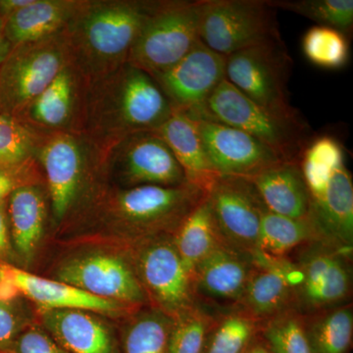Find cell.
Returning a JSON list of instances; mask_svg holds the SVG:
<instances>
[{"label": "cell", "instance_id": "33", "mask_svg": "<svg viewBox=\"0 0 353 353\" xmlns=\"http://www.w3.org/2000/svg\"><path fill=\"white\" fill-rule=\"evenodd\" d=\"M216 309L196 303L173 318L167 353H202Z\"/></svg>", "mask_w": 353, "mask_h": 353}, {"label": "cell", "instance_id": "20", "mask_svg": "<svg viewBox=\"0 0 353 353\" xmlns=\"http://www.w3.org/2000/svg\"><path fill=\"white\" fill-rule=\"evenodd\" d=\"M254 268L236 307L260 322L292 308L297 270L289 259H273L253 252Z\"/></svg>", "mask_w": 353, "mask_h": 353}, {"label": "cell", "instance_id": "16", "mask_svg": "<svg viewBox=\"0 0 353 353\" xmlns=\"http://www.w3.org/2000/svg\"><path fill=\"white\" fill-rule=\"evenodd\" d=\"M226 57L216 53L201 41L170 69L153 80L170 102L172 108L192 116L225 77Z\"/></svg>", "mask_w": 353, "mask_h": 353}, {"label": "cell", "instance_id": "11", "mask_svg": "<svg viewBox=\"0 0 353 353\" xmlns=\"http://www.w3.org/2000/svg\"><path fill=\"white\" fill-rule=\"evenodd\" d=\"M37 157L55 222H61L78 201L88 173L103 160L94 145L68 132H44Z\"/></svg>", "mask_w": 353, "mask_h": 353}, {"label": "cell", "instance_id": "3", "mask_svg": "<svg viewBox=\"0 0 353 353\" xmlns=\"http://www.w3.org/2000/svg\"><path fill=\"white\" fill-rule=\"evenodd\" d=\"M310 196V220L322 241L353 250V183L338 139L313 137L299 159Z\"/></svg>", "mask_w": 353, "mask_h": 353}, {"label": "cell", "instance_id": "32", "mask_svg": "<svg viewBox=\"0 0 353 353\" xmlns=\"http://www.w3.org/2000/svg\"><path fill=\"white\" fill-rule=\"evenodd\" d=\"M259 336L272 353H312L304 315L294 308L262 322Z\"/></svg>", "mask_w": 353, "mask_h": 353}, {"label": "cell", "instance_id": "8", "mask_svg": "<svg viewBox=\"0 0 353 353\" xmlns=\"http://www.w3.org/2000/svg\"><path fill=\"white\" fill-rule=\"evenodd\" d=\"M275 12L266 0H199V41L224 57L277 41Z\"/></svg>", "mask_w": 353, "mask_h": 353}, {"label": "cell", "instance_id": "5", "mask_svg": "<svg viewBox=\"0 0 353 353\" xmlns=\"http://www.w3.org/2000/svg\"><path fill=\"white\" fill-rule=\"evenodd\" d=\"M206 196L208 192L190 183L141 185L115 190L106 199L105 209L114 221L143 239L172 236Z\"/></svg>", "mask_w": 353, "mask_h": 353}, {"label": "cell", "instance_id": "28", "mask_svg": "<svg viewBox=\"0 0 353 353\" xmlns=\"http://www.w3.org/2000/svg\"><path fill=\"white\" fill-rule=\"evenodd\" d=\"M316 240L321 238L309 218L294 219L266 210L260 224L256 252L273 259H285Z\"/></svg>", "mask_w": 353, "mask_h": 353}, {"label": "cell", "instance_id": "19", "mask_svg": "<svg viewBox=\"0 0 353 353\" xmlns=\"http://www.w3.org/2000/svg\"><path fill=\"white\" fill-rule=\"evenodd\" d=\"M254 268L252 253L221 245L197 265L194 290L197 303L215 309L240 303Z\"/></svg>", "mask_w": 353, "mask_h": 353}, {"label": "cell", "instance_id": "27", "mask_svg": "<svg viewBox=\"0 0 353 353\" xmlns=\"http://www.w3.org/2000/svg\"><path fill=\"white\" fill-rule=\"evenodd\" d=\"M172 240L192 278L202 260L221 245H227L216 224L208 196L183 221L172 234Z\"/></svg>", "mask_w": 353, "mask_h": 353}, {"label": "cell", "instance_id": "23", "mask_svg": "<svg viewBox=\"0 0 353 353\" xmlns=\"http://www.w3.org/2000/svg\"><path fill=\"white\" fill-rule=\"evenodd\" d=\"M153 132L170 148L182 167L188 183L208 192L220 176L209 162L196 120L182 111L173 109L168 119Z\"/></svg>", "mask_w": 353, "mask_h": 353}, {"label": "cell", "instance_id": "38", "mask_svg": "<svg viewBox=\"0 0 353 353\" xmlns=\"http://www.w3.org/2000/svg\"><path fill=\"white\" fill-rule=\"evenodd\" d=\"M12 353H69L46 330L37 326L23 330L14 343Z\"/></svg>", "mask_w": 353, "mask_h": 353}, {"label": "cell", "instance_id": "10", "mask_svg": "<svg viewBox=\"0 0 353 353\" xmlns=\"http://www.w3.org/2000/svg\"><path fill=\"white\" fill-rule=\"evenodd\" d=\"M292 60L282 39L236 51L226 57L225 77L259 106L285 118H301L290 102Z\"/></svg>", "mask_w": 353, "mask_h": 353}, {"label": "cell", "instance_id": "39", "mask_svg": "<svg viewBox=\"0 0 353 353\" xmlns=\"http://www.w3.org/2000/svg\"><path fill=\"white\" fill-rule=\"evenodd\" d=\"M12 303L0 301V352H11L16 339L24 330V321Z\"/></svg>", "mask_w": 353, "mask_h": 353}, {"label": "cell", "instance_id": "12", "mask_svg": "<svg viewBox=\"0 0 353 353\" xmlns=\"http://www.w3.org/2000/svg\"><path fill=\"white\" fill-rule=\"evenodd\" d=\"M143 240L132 266L154 308L174 318L197 303L192 276L176 252L171 234Z\"/></svg>", "mask_w": 353, "mask_h": 353}, {"label": "cell", "instance_id": "24", "mask_svg": "<svg viewBox=\"0 0 353 353\" xmlns=\"http://www.w3.org/2000/svg\"><path fill=\"white\" fill-rule=\"evenodd\" d=\"M248 179L270 212L294 219L310 216V196L299 162L281 161Z\"/></svg>", "mask_w": 353, "mask_h": 353}, {"label": "cell", "instance_id": "18", "mask_svg": "<svg viewBox=\"0 0 353 353\" xmlns=\"http://www.w3.org/2000/svg\"><path fill=\"white\" fill-rule=\"evenodd\" d=\"M194 120L209 162L219 176L252 178L284 161L245 132L213 121Z\"/></svg>", "mask_w": 353, "mask_h": 353}, {"label": "cell", "instance_id": "34", "mask_svg": "<svg viewBox=\"0 0 353 353\" xmlns=\"http://www.w3.org/2000/svg\"><path fill=\"white\" fill-rule=\"evenodd\" d=\"M272 8L282 9L333 28L348 37L353 27L352 0H266Z\"/></svg>", "mask_w": 353, "mask_h": 353}, {"label": "cell", "instance_id": "14", "mask_svg": "<svg viewBox=\"0 0 353 353\" xmlns=\"http://www.w3.org/2000/svg\"><path fill=\"white\" fill-rule=\"evenodd\" d=\"M208 199L225 243L241 252H256L260 224L267 208L252 181L243 176H218Z\"/></svg>", "mask_w": 353, "mask_h": 353}, {"label": "cell", "instance_id": "43", "mask_svg": "<svg viewBox=\"0 0 353 353\" xmlns=\"http://www.w3.org/2000/svg\"><path fill=\"white\" fill-rule=\"evenodd\" d=\"M243 353H272L270 350L265 345L264 341L260 339L259 334L250 341L248 347Z\"/></svg>", "mask_w": 353, "mask_h": 353}, {"label": "cell", "instance_id": "22", "mask_svg": "<svg viewBox=\"0 0 353 353\" xmlns=\"http://www.w3.org/2000/svg\"><path fill=\"white\" fill-rule=\"evenodd\" d=\"M44 329L69 353H117L105 323L82 309L41 311Z\"/></svg>", "mask_w": 353, "mask_h": 353}, {"label": "cell", "instance_id": "31", "mask_svg": "<svg viewBox=\"0 0 353 353\" xmlns=\"http://www.w3.org/2000/svg\"><path fill=\"white\" fill-rule=\"evenodd\" d=\"M172 324L173 318L159 309H145L128 324L123 352L167 353Z\"/></svg>", "mask_w": 353, "mask_h": 353}, {"label": "cell", "instance_id": "25", "mask_svg": "<svg viewBox=\"0 0 353 353\" xmlns=\"http://www.w3.org/2000/svg\"><path fill=\"white\" fill-rule=\"evenodd\" d=\"M44 185V183L25 185L7 199L11 241L25 262L34 257L46 229L48 194Z\"/></svg>", "mask_w": 353, "mask_h": 353}, {"label": "cell", "instance_id": "1", "mask_svg": "<svg viewBox=\"0 0 353 353\" xmlns=\"http://www.w3.org/2000/svg\"><path fill=\"white\" fill-rule=\"evenodd\" d=\"M172 112L152 77L126 63L88 83L76 134L106 153L128 137L154 132Z\"/></svg>", "mask_w": 353, "mask_h": 353}, {"label": "cell", "instance_id": "21", "mask_svg": "<svg viewBox=\"0 0 353 353\" xmlns=\"http://www.w3.org/2000/svg\"><path fill=\"white\" fill-rule=\"evenodd\" d=\"M87 85L79 72L67 64L34 99L21 121L41 132L76 134Z\"/></svg>", "mask_w": 353, "mask_h": 353}, {"label": "cell", "instance_id": "2", "mask_svg": "<svg viewBox=\"0 0 353 353\" xmlns=\"http://www.w3.org/2000/svg\"><path fill=\"white\" fill-rule=\"evenodd\" d=\"M157 1L83 0L65 30L69 63L90 83L126 64Z\"/></svg>", "mask_w": 353, "mask_h": 353}, {"label": "cell", "instance_id": "37", "mask_svg": "<svg viewBox=\"0 0 353 353\" xmlns=\"http://www.w3.org/2000/svg\"><path fill=\"white\" fill-rule=\"evenodd\" d=\"M41 183L44 176L37 157L13 166L0 167V203L20 188Z\"/></svg>", "mask_w": 353, "mask_h": 353}, {"label": "cell", "instance_id": "26", "mask_svg": "<svg viewBox=\"0 0 353 353\" xmlns=\"http://www.w3.org/2000/svg\"><path fill=\"white\" fill-rule=\"evenodd\" d=\"M83 0H32L4 20V34L12 46L43 41L61 34Z\"/></svg>", "mask_w": 353, "mask_h": 353}, {"label": "cell", "instance_id": "35", "mask_svg": "<svg viewBox=\"0 0 353 353\" xmlns=\"http://www.w3.org/2000/svg\"><path fill=\"white\" fill-rule=\"evenodd\" d=\"M301 46L308 61L319 68L341 69L350 59L347 37L333 28L311 27L304 34Z\"/></svg>", "mask_w": 353, "mask_h": 353}, {"label": "cell", "instance_id": "17", "mask_svg": "<svg viewBox=\"0 0 353 353\" xmlns=\"http://www.w3.org/2000/svg\"><path fill=\"white\" fill-rule=\"evenodd\" d=\"M22 296L39 306L41 311L54 309H82L103 315L118 316L129 306L99 299L73 285L50 280L8 263L0 264V301L13 303Z\"/></svg>", "mask_w": 353, "mask_h": 353}, {"label": "cell", "instance_id": "9", "mask_svg": "<svg viewBox=\"0 0 353 353\" xmlns=\"http://www.w3.org/2000/svg\"><path fill=\"white\" fill-rule=\"evenodd\" d=\"M297 270L292 308L303 315L350 303L352 294V252L322 240L290 255Z\"/></svg>", "mask_w": 353, "mask_h": 353}, {"label": "cell", "instance_id": "13", "mask_svg": "<svg viewBox=\"0 0 353 353\" xmlns=\"http://www.w3.org/2000/svg\"><path fill=\"white\" fill-rule=\"evenodd\" d=\"M104 166L122 183V189L141 185L178 187L188 183L170 148L153 132L123 139L104 154Z\"/></svg>", "mask_w": 353, "mask_h": 353}, {"label": "cell", "instance_id": "15", "mask_svg": "<svg viewBox=\"0 0 353 353\" xmlns=\"http://www.w3.org/2000/svg\"><path fill=\"white\" fill-rule=\"evenodd\" d=\"M57 278L99 299L134 307L148 301L134 266L123 257L94 252L67 260Z\"/></svg>", "mask_w": 353, "mask_h": 353}, {"label": "cell", "instance_id": "7", "mask_svg": "<svg viewBox=\"0 0 353 353\" xmlns=\"http://www.w3.org/2000/svg\"><path fill=\"white\" fill-rule=\"evenodd\" d=\"M68 63L65 31L13 46L0 64V114L22 119L34 99Z\"/></svg>", "mask_w": 353, "mask_h": 353}, {"label": "cell", "instance_id": "30", "mask_svg": "<svg viewBox=\"0 0 353 353\" xmlns=\"http://www.w3.org/2000/svg\"><path fill=\"white\" fill-rule=\"evenodd\" d=\"M260 327L261 322L240 307L219 309L202 353H243Z\"/></svg>", "mask_w": 353, "mask_h": 353}, {"label": "cell", "instance_id": "29", "mask_svg": "<svg viewBox=\"0 0 353 353\" xmlns=\"http://www.w3.org/2000/svg\"><path fill=\"white\" fill-rule=\"evenodd\" d=\"M312 353H348L352 345L353 308L350 303L304 315Z\"/></svg>", "mask_w": 353, "mask_h": 353}, {"label": "cell", "instance_id": "36", "mask_svg": "<svg viewBox=\"0 0 353 353\" xmlns=\"http://www.w3.org/2000/svg\"><path fill=\"white\" fill-rule=\"evenodd\" d=\"M43 134L23 121L0 114V167L36 157Z\"/></svg>", "mask_w": 353, "mask_h": 353}, {"label": "cell", "instance_id": "6", "mask_svg": "<svg viewBox=\"0 0 353 353\" xmlns=\"http://www.w3.org/2000/svg\"><path fill=\"white\" fill-rule=\"evenodd\" d=\"M199 41V0H159L127 63L153 77L178 63Z\"/></svg>", "mask_w": 353, "mask_h": 353}, {"label": "cell", "instance_id": "42", "mask_svg": "<svg viewBox=\"0 0 353 353\" xmlns=\"http://www.w3.org/2000/svg\"><path fill=\"white\" fill-rule=\"evenodd\" d=\"M12 48V44L9 43L4 34V20L0 18V64L6 59Z\"/></svg>", "mask_w": 353, "mask_h": 353}, {"label": "cell", "instance_id": "40", "mask_svg": "<svg viewBox=\"0 0 353 353\" xmlns=\"http://www.w3.org/2000/svg\"><path fill=\"white\" fill-rule=\"evenodd\" d=\"M13 245L7 215V201L0 203V259L3 263L12 259Z\"/></svg>", "mask_w": 353, "mask_h": 353}, {"label": "cell", "instance_id": "41", "mask_svg": "<svg viewBox=\"0 0 353 353\" xmlns=\"http://www.w3.org/2000/svg\"><path fill=\"white\" fill-rule=\"evenodd\" d=\"M32 0H0V18L7 17L31 4Z\"/></svg>", "mask_w": 353, "mask_h": 353}, {"label": "cell", "instance_id": "4", "mask_svg": "<svg viewBox=\"0 0 353 353\" xmlns=\"http://www.w3.org/2000/svg\"><path fill=\"white\" fill-rule=\"evenodd\" d=\"M190 117L236 128L259 139L288 162L299 163L313 138L303 117L285 118L266 110L241 94L226 78L211 92L201 110Z\"/></svg>", "mask_w": 353, "mask_h": 353}]
</instances>
